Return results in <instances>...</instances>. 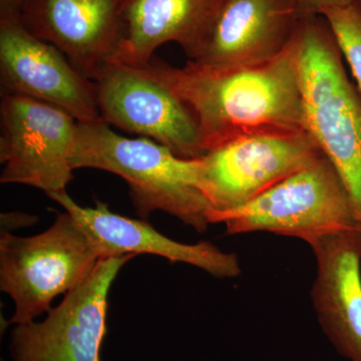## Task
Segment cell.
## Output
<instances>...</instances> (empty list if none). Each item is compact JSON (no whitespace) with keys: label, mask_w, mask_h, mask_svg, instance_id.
<instances>
[{"label":"cell","mask_w":361,"mask_h":361,"mask_svg":"<svg viewBox=\"0 0 361 361\" xmlns=\"http://www.w3.org/2000/svg\"><path fill=\"white\" fill-rule=\"evenodd\" d=\"M142 68L185 104L205 154L244 135L305 129L294 37L281 54L258 65L188 61L176 68L153 58Z\"/></svg>","instance_id":"cell-1"},{"label":"cell","mask_w":361,"mask_h":361,"mask_svg":"<svg viewBox=\"0 0 361 361\" xmlns=\"http://www.w3.org/2000/svg\"><path fill=\"white\" fill-rule=\"evenodd\" d=\"M71 167L97 169L123 178L142 220L161 211L198 233L206 232L211 225L201 158H180L147 137H123L104 122H78Z\"/></svg>","instance_id":"cell-2"},{"label":"cell","mask_w":361,"mask_h":361,"mask_svg":"<svg viewBox=\"0 0 361 361\" xmlns=\"http://www.w3.org/2000/svg\"><path fill=\"white\" fill-rule=\"evenodd\" d=\"M294 40L304 127L338 173L361 228V90L322 16H301Z\"/></svg>","instance_id":"cell-3"},{"label":"cell","mask_w":361,"mask_h":361,"mask_svg":"<svg viewBox=\"0 0 361 361\" xmlns=\"http://www.w3.org/2000/svg\"><path fill=\"white\" fill-rule=\"evenodd\" d=\"M104 257L99 244L66 211L35 236L2 231L0 289L16 308L8 324L33 322L49 312L52 300L84 281Z\"/></svg>","instance_id":"cell-4"},{"label":"cell","mask_w":361,"mask_h":361,"mask_svg":"<svg viewBox=\"0 0 361 361\" xmlns=\"http://www.w3.org/2000/svg\"><path fill=\"white\" fill-rule=\"evenodd\" d=\"M210 224L230 235L269 232L310 243L326 235L360 228L350 199L332 164L323 156L233 210L210 211Z\"/></svg>","instance_id":"cell-5"},{"label":"cell","mask_w":361,"mask_h":361,"mask_svg":"<svg viewBox=\"0 0 361 361\" xmlns=\"http://www.w3.org/2000/svg\"><path fill=\"white\" fill-rule=\"evenodd\" d=\"M0 127L1 184L26 185L47 196L66 192L78 133L71 114L32 97L1 94Z\"/></svg>","instance_id":"cell-6"},{"label":"cell","mask_w":361,"mask_h":361,"mask_svg":"<svg viewBox=\"0 0 361 361\" xmlns=\"http://www.w3.org/2000/svg\"><path fill=\"white\" fill-rule=\"evenodd\" d=\"M134 254L102 258L44 322L14 325L11 361H102L111 285Z\"/></svg>","instance_id":"cell-7"},{"label":"cell","mask_w":361,"mask_h":361,"mask_svg":"<svg viewBox=\"0 0 361 361\" xmlns=\"http://www.w3.org/2000/svg\"><path fill=\"white\" fill-rule=\"evenodd\" d=\"M323 156L306 129L244 135L202 157L204 195L211 211L233 210Z\"/></svg>","instance_id":"cell-8"},{"label":"cell","mask_w":361,"mask_h":361,"mask_svg":"<svg viewBox=\"0 0 361 361\" xmlns=\"http://www.w3.org/2000/svg\"><path fill=\"white\" fill-rule=\"evenodd\" d=\"M94 84L99 113L109 126L153 140L183 159L205 155L185 104L144 68L113 61Z\"/></svg>","instance_id":"cell-9"},{"label":"cell","mask_w":361,"mask_h":361,"mask_svg":"<svg viewBox=\"0 0 361 361\" xmlns=\"http://www.w3.org/2000/svg\"><path fill=\"white\" fill-rule=\"evenodd\" d=\"M1 94H20L58 106L78 123L104 122L96 84L54 45L28 32L20 20H0Z\"/></svg>","instance_id":"cell-10"},{"label":"cell","mask_w":361,"mask_h":361,"mask_svg":"<svg viewBox=\"0 0 361 361\" xmlns=\"http://www.w3.org/2000/svg\"><path fill=\"white\" fill-rule=\"evenodd\" d=\"M20 23L94 82L125 37L120 0H25Z\"/></svg>","instance_id":"cell-11"},{"label":"cell","mask_w":361,"mask_h":361,"mask_svg":"<svg viewBox=\"0 0 361 361\" xmlns=\"http://www.w3.org/2000/svg\"><path fill=\"white\" fill-rule=\"evenodd\" d=\"M316 275L310 297L322 331L349 361H361V228L310 241Z\"/></svg>","instance_id":"cell-12"},{"label":"cell","mask_w":361,"mask_h":361,"mask_svg":"<svg viewBox=\"0 0 361 361\" xmlns=\"http://www.w3.org/2000/svg\"><path fill=\"white\" fill-rule=\"evenodd\" d=\"M49 198L78 221L99 244L104 256L152 254L205 271L214 277L232 279L241 275L238 256L221 250L211 242L185 244L168 238L146 220L132 219L111 212L101 201L94 207L78 205L68 194L54 193Z\"/></svg>","instance_id":"cell-13"},{"label":"cell","mask_w":361,"mask_h":361,"mask_svg":"<svg viewBox=\"0 0 361 361\" xmlns=\"http://www.w3.org/2000/svg\"><path fill=\"white\" fill-rule=\"evenodd\" d=\"M300 18L296 0H224L193 61L215 66L269 61L290 44Z\"/></svg>","instance_id":"cell-14"},{"label":"cell","mask_w":361,"mask_h":361,"mask_svg":"<svg viewBox=\"0 0 361 361\" xmlns=\"http://www.w3.org/2000/svg\"><path fill=\"white\" fill-rule=\"evenodd\" d=\"M125 21L115 61L142 68L161 45L176 42L189 61L200 56L224 0H120Z\"/></svg>","instance_id":"cell-15"},{"label":"cell","mask_w":361,"mask_h":361,"mask_svg":"<svg viewBox=\"0 0 361 361\" xmlns=\"http://www.w3.org/2000/svg\"><path fill=\"white\" fill-rule=\"evenodd\" d=\"M322 16L331 27L344 61L361 90V6L355 0L350 6L330 9Z\"/></svg>","instance_id":"cell-16"},{"label":"cell","mask_w":361,"mask_h":361,"mask_svg":"<svg viewBox=\"0 0 361 361\" xmlns=\"http://www.w3.org/2000/svg\"><path fill=\"white\" fill-rule=\"evenodd\" d=\"M301 16H323L330 9L350 6L355 0H296Z\"/></svg>","instance_id":"cell-17"},{"label":"cell","mask_w":361,"mask_h":361,"mask_svg":"<svg viewBox=\"0 0 361 361\" xmlns=\"http://www.w3.org/2000/svg\"><path fill=\"white\" fill-rule=\"evenodd\" d=\"M25 0H0V20H20Z\"/></svg>","instance_id":"cell-18"},{"label":"cell","mask_w":361,"mask_h":361,"mask_svg":"<svg viewBox=\"0 0 361 361\" xmlns=\"http://www.w3.org/2000/svg\"><path fill=\"white\" fill-rule=\"evenodd\" d=\"M355 1L361 6V0H355Z\"/></svg>","instance_id":"cell-19"}]
</instances>
